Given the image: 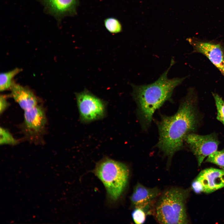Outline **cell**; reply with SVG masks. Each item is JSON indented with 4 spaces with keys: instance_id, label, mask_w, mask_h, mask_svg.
<instances>
[{
    "instance_id": "ac0fdd59",
    "label": "cell",
    "mask_w": 224,
    "mask_h": 224,
    "mask_svg": "<svg viewBox=\"0 0 224 224\" xmlns=\"http://www.w3.org/2000/svg\"><path fill=\"white\" fill-rule=\"evenodd\" d=\"M134 208L132 212V217L134 222L137 224L143 223L146 220L147 212L142 208Z\"/></svg>"
},
{
    "instance_id": "4fadbf2b",
    "label": "cell",
    "mask_w": 224,
    "mask_h": 224,
    "mask_svg": "<svg viewBox=\"0 0 224 224\" xmlns=\"http://www.w3.org/2000/svg\"><path fill=\"white\" fill-rule=\"evenodd\" d=\"M22 71V69L16 68L10 71L1 72L0 75V91H5L10 88L14 77Z\"/></svg>"
},
{
    "instance_id": "7a4b0ae2",
    "label": "cell",
    "mask_w": 224,
    "mask_h": 224,
    "mask_svg": "<svg viewBox=\"0 0 224 224\" xmlns=\"http://www.w3.org/2000/svg\"><path fill=\"white\" fill-rule=\"evenodd\" d=\"M175 61L172 58L168 68L152 83L147 85H131L132 95L139 107L142 120L149 124L155 110L171 97L174 89L185 78L169 79L168 73Z\"/></svg>"
},
{
    "instance_id": "30bf717a",
    "label": "cell",
    "mask_w": 224,
    "mask_h": 224,
    "mask_svg": "<svg viewBox=\"0 0 224 224\" xmlns=\"http://www.w3.org/2000/svg\"><path fill=\"white\" fill-rule=\"evenodd\" d=\"M195 51L207 57L210 61L224 75V54L219 44L189 39Z\"/></svg>"
},
{
    "instance_id": "d6986e66",
    "label": "cell",
    "mask_w": 224,
    "mask_h": 224,
    "mask_svg": "<svg viewBox=\"0 0 224 224\" xmlns=\"http://www.w3.org/2000/svg\"><path fill=\"white\" fill-rule=\"evenodd\" d=\"M9 103L7 100L5 95H1L0 96V112L2 113L7 108Z\"/></svg>"
},
{
    "instance_id": "2e32d148",
    "label": "cell",
    "mask_w": 224,
    "mask_h": 224,
    "mask_svg": "<svg viewBox=\"0 0 224 224\" xmlns=\"http://www.w3.org/2000/svg\"><path fill=\"white\" fill-rule=\"evenodd\" d=\"M0 130L1 145H13L17 144L18 141L14 138L7 129L1 127Z\"/></svg>"
},
{
    "instance_id": "5b68a950",
    "label": "cell",
    "mask_w": 224,
    "mask_h": 224,
    "mask_svg": "<svg viewBox=\"0 0 224 224\" xmlns=\"http://www.w3.org/2000/svg\"><path fill=\"white\" fill-rule=\"evenodd\" d=\"M80 122L88 124L101 120L107 114V101L95 95L85 88L75 92Z\"/></svg>"
},
{
    "instance_id": "e0dca14e",
    "label": "cell",
    "mask_w": 224,
    "mask_h": 224,
    "mask_svg": "<svg viewBox=\"0 0 224 224\" xmlns=\"http://www.w3.org/2000/svg\"><path fill=\"white\" fill-rule=\"evenodd\" d=\"M217 110V119L224 125V101L217 94H213Z\"/></svg>"
},
{
    "instance_id": "9c48e42d",
    "label": "cell",
    "mask_w": 224,
    "mask_h": 224,
    "mask_svg": "<svg viewBox=\"0 0 224 224\" xmlns=\"http://www.w3.org/2000/svg\"><path fill=\"white\" fill-rule=\"evenodd\" d=\"M45 12L54 16L58 23L65 16L77 15L79 0H40Z\"/></svg>"
},
{
    "instance_id": "7c38bea8",
    "label": "cell",
    "mask_w": 224,
    "mask_h": 224,
    "mask_svg": "<svg viewBox=\"0 0 224 224\" xmlns=\"http://www.w3.org/2000/svg\"><path fill=\"white\" fill-rule=\"evenodd\" d=\"M10 89L12 97L24 111L38 105L36 97L27 88L18 84L13 83Z\"/></svg>"
},
{
    "instance_id": "52a82bcc",
    "label": "cell",
    "mask_w": 224,
    "mask_h": 224,
    "mask_svg": "<svg viewBox=\"0 0 224 224\" xmlns=\"http://www.w3.org/2000/svg\"><path fill=\"white\" fill-rule=\"evenodd\" d=\"M185 141L196 157L198 165L200 166L204 159L217 151L219 141L214 133L201 135L190 133Z\"/></svg>"
},
{
    "instance_id": "5bb4252c",
    "label": "cell",
    "mask_w": 224,
    "mask_h": 224,
    "mask_svg": "<svg viewBox=\"0 0 224 224\" xmlns=\"http://www.w3.org/2000/svg\"><path fill=\"white\" fill-rule=\"evenodd\" d=\"M104 26L110 33L117 34L121 32L122 27L121 23L117 18L113 17L106 18L104 20Z\"/></svg>"
},
{
    "instance_id": "8fae6325",
    "label": "cell",
    "mask_w": 224,
    "mask_h": 224,
    "mask_svg": "<svg viewBox=\"0 0 224 224\" xmlns=\"http://www.w3.org/2000/svg\"><path fill=\"white\" fill-rule=\"evenodd\" d=\"M160 193L156 187H147L139 183L135 186L130 196L131 204L134 208L144 209L147 212L152 203Z\"/></svg>"
},
{
    "instance_id": "6da1fadb",
    "label": "cell",
    "mask_w": 224,
    "mask_h": 224,
    "mask_svg": "<svg viewBox=\"0 0 224 224\" xmlns=\"http://www.w3.org/2000/svg\"><path fill=\"white\" fill-rule=\"evenodd\" d=\"M193 93L189 90L177 112L171 116H162L158 124V146L170 157L181 148L187 135L196 127L198 119Z\"/></svg>"
},
{
    "instance_id": "8992f818",
    "label": "cell",
    "mask_w": 224,
    "mask_h": 224,
    "mask_svg": "<svg viewBox=\"0 0 224 224\" xmlns=\"http://www.w3.org/2000/svg\"><path fill=\"white\" fill-rule=\"evenodd\" d=\"M47 123L44 110L38 105L24 111L22 131L30 141L39 140L43 133Z\"/></svg>"
},
{
    "instance_id": "ba28073f",
    "label": "cell",
    "mask_w": 224,
    "mask_h": 224,
    "mask_svg": "<svg viewBox=\"0 0 224 224\" xmlns=\"http://www.w3.org/2000/svg\"><path fill=\"white\" fill-rule=\"evenodd\" d=\"M196 192H213L224 187V170L210 168L202 170L192 183Z\"/></svg>"
},
{
    "instance_id": "9a60e30c",
    "label": "cell",
    "mask_w": 224,
    "mask_h": 224,
    "mask_svg": "<svg viewBox=\"0 0 224 224\" xmlns=\"http://www.w3.org/2000/svg\"><path fill=\"white\" fill-rule=\"evenodd\" d=\"M205 162L216 164L224 170V149L213 152L208 156Z\"/></svg>"
},
{
    "instance_id": "3957f363",
    "label": "cell",
    "mask_w": 224,
    "mask_h": 224,
    "mask_svg": "<svg viewBox=\"0 0 224 224\" xmlns=\"http://www.w3.org/2000/svg\"><path fill=\"white\" fill-rule=\"evenodd\" d=\"M186 190L177 187L166 190L159 197L153 210L161 224H186L189 222L185 207Z\"/></svg>"
},
{
    "instance_id": "277c9868",
    "label": "cell",
    "mask_w": 224,
    "mask_h": 224,
    "mask_svg": "<svg viewBox=\"0 0 224 224\" xmlns=\"http://www.w3.org/2000/svg\"><path fill=\"white\" fill-rule=\"evenodd\" d=\"M94 172L104 184L110 198L117 200L128 182L129 170L126 165L105 157L97 163Z\"/></svg>"
}]
</instances>
